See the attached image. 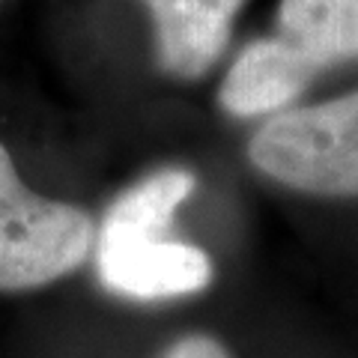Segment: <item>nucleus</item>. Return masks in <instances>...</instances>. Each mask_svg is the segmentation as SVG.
<instances>
[{
  "mask_svg": "<svg viewBox=\"0 0 358 358\" xmlns=\"http://www.w3.org/2000/svg\"><path fill=\"white\" fill-rule=\"evenodd\" d=\"M194 182L185 167H162L110 203L93 242L96 275L108 293L159 301L203 293L212 284L209 254L171 236V224Z\"/></svg>",
  "mask_w": 358,
  "mask_h": 358,
  "instance_id": "1",
  "label": "nucleus"
},
{
  "mask_svg": "<svg viewBox=\"0 0 358 358\" xmlns=\"http://www.w3.org/2000/svg\"><path fill=\"white\" fill-rule=\"evenodd\" d=\"M248 159L296 192L358 197V90L268 117L254 131Z\"/></svg>",
  "mask_w": 358,
  "mask_h": 358,
  "instance_id": "2",
  "label": "nucleus"
},
{
  "mask_svg": "<svg viewBox=\"0 0 358 358\" xmlns=\"http://www.w3.org/2000/svg\"><path fill=\"white\" fill-rule=\"evenodd\" d=\"M96 242L90 212L21 182L0 143V293L48 287L87 263Z\"/></svg>",
  "mask_w": 358,
  "mask_h": 358,
  "instance_id": "3",
  "label": "nucleus"
},
{
  "mask_svg": "<svg viewBox=\"0 0 358 358\" xmlns=\"http://www.w3.org/2000/svg\"><path fill=\"white\" fill-rule=\"evenodd\" d=\"M317 69L281 36L245 45L224 75L218 102L230 117H275L305 93Z\"/></svg>",
  "mask_w": 358,
  "mask_h": 358,
  "instance_id": "4",
  "label": "nucleus"
},
{
  "mask_svg": "<svg viewBox=\"0 0 358 358\" xmlns=\"http://www.w3.org/2000/svg\"><path fill=\"white\" fill-rule=\"evenodd\" d=\"M155 24L159 66L176 78L206 75L230 42L245 0H143Z\"/></svg>",
  "mask_w": 358,
  "mask_h": 358,
  "instance_id": "5",
  "label": "nucleus"
},
{
  "mask_svg": "<svg viewBox=\"0 0 358 358\" xmlns=\"http://www.w3.org/2000/svg\"><path fill=\"white\" fill-rule=\"evenodd\" d=\"M278 36L313 69L358 57V0H281Z\"/></svg>",
  "mask_w": 358,
  "mask_h": 358,
  "instance_id": "6",
  "label": "nucleus"
},
{
  "mask_svg": "<svg viewBox=\"0 0 358 358\" xmlns=\"http://www.w3.org/2000/svg\"><path fill=\"white\" fill-rule=\"evenodd\" d=\"M159 358H233V355L221 341L209 338V334H185V338L167 346Z\"/></svg>",
  "mask_w": 358,
  "mask_h": 358,
  "instance_id": "7",
  "label": "nucleus"
}]
</instances>
